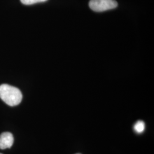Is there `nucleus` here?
<instances>
[{"label": "nucleus", "instance_id": "obj_1", "mask_svg": "<svg viewBox=\"0 0 154 154\" xmlns=\"http://www.w3.org/2000/svg\"><path fill=\"white\" fill-rule=\"evenodd\" d=\"M0 98L10 106H16L22 101V93L16 87L3 84L0 86Z\"/></svg>", "mask_w": 154, "mask_h": 154}, {"label": "nucleus", "instance_id": "obj_2", "mask_svg": "<svg viewBox=\"0 0 154 154\" xmlns=\"http://www.w3.org/2000/svg\"><path fill=\"white\" fill-rule=\"evenodd\" d=\"M118 6L116 0H90L89 6L94 11L102 12L115 9Z\"/></svg>", "mask_w": 154, "mask_h": 154}, {"label": "nucleus", "instance_id": "obj_3", "mask_svg": "<svg viewBox=\"0 0 154 154\" xmlns=\"http://www.w3.org/2000/svg\"><path fill=\"white\" fill-rule=\"evenodd\" d=\"M13 142L14 138L11 132H3L0 135V149H10Z\"/></svg>", "mask_w": 154, "mask_h": 154}, {"label": "nucleus", "instance_id": "obj_4", "mask_svg": "<svg viewBox=\"0 0 154 154\" xmlns=\"http://www.w3.org/2000/svg\"><path fill=\"white\" fill-rule=\"evenodd\" d=\"M134 129L135 131L138 134H140L143 132L145 129V124L144 122L139 121L136 122V123L134 126Z\"/></svg>", "mask_w": 154, "mask_h": 154}, {"label": "nucleus", "instance_id": "obj_5", "mask_svg": "<svg viewBox=\"0 0 154 154\" xmlns=\"http://www.w3.org/2000/svg\"><path fill=\"white\" fill-rule=\"evenodd\" d=\"M22 4L26 5H33L34 4L39 3V2H44L48 0H20Z\"/></svg>", "mask_w": 154, "mask_h": 154}, {"label": "nucleus", "instance_id": "obj_6", "mask_svg": "<svg viewBox=\"0 0 154 154\" xmlns=\"http://www.w3.org/2000/svg\"></svg>", "mask_w": 154, "mask_h": 154}, {"label": "nucleus", "instance_id": "obj_7", "mask_svg": "<svg viewBox=\"0 0 154 154\" xmlns=\"http://www.w3.org/2000/svg\"><path fill=\"white\" fill-rule=\"evenodd\" d=\"M0 154H1V153H0Z\"/></svg>", "mask_w": 154, "mask_h": 154}]
</instances>
